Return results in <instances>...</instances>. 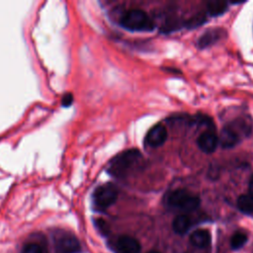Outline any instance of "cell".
Here are the masks:
<instances>
[{
    "label": "cell",
    "mask_w": 253,
    "mask_h": 253,
    "mask_svg": "<svg viewBox=\"0 0 253 253\" xmlns=\"http://www.w3.org/2000/svg\"><path fill=\"white\" fill-rule=\"evenodd\" d=\"M141 160V153L137 149H127L110 160L107 165V172L115 178L126 177Z\"/></svg>",
    "instance_id": "6da1fadb"
},
{
    "label": "cell",
    "mask_w": 253,
    "mask_h": 253,
    "mask_svg": "<svg viewBox=\"0 0 253 253\" xmlns=\"http://www.w3.org/2000/svg\"><path fill=\"white\" fill-rule=\"evenodd\" d=\"M120 24L123 28L132 32H151L155 24L148 14L141 9H129L120 17Z\"/></svg>",
    "instance_id": "7a4b0ae2"
},
{
    "label": "cell",
    "mask_w": 253,
    "mask_h": 253,
    "mask_svg": "<svg viewBox=\"0 0 253 253\" xmlns=\"http://www.w3.org/2000/svg\"><path fill=\"white\" fill-rule=\"evenodd\" d=\"M200 198L197 195L190 193L185 189H177L171 191L166 196L167 206L185 211H195L200 206Z\"/></svg>",
    "instance_id": "3957f363"
},
{
    "label": "cell",
    "mask_w": 253,
    "mask_h": 253,
    "mask_svg": "<svg viewBox=\"0 0 253 253\" xmlns=\"http://www.w3.org/2000/svg\"><path fill=\"white\" fill-rule=\"evenodd\" d=\"M118 198L117 188L111 184H104L96 188L93 193V205L98 211H105L110 208Z\"/></svg>",
    "instance_id": "277c9868"
},
{
    "label": "cell",
    "mask_w": 253,
    "mask_h": 253,
    "mask_svg": "<svg viewBox=\"0 0 253 253\" xmlns=\"http://www.w3.org/2000/svg\"><path fill=\"white\" fill-rule=\"evenodd\" d=\"M79 251L80 243L74 235L64 233L56 238L54 243L55 253H77Z\"/></svg>",
    "instance_id": "5b68a950"
},
{
    "label": "cell",
    "mask_w": 253,
    "mask_h": 253,
    "mask_svg": "<svg viewBox=\"0 0 253 253\" xmlns=\"http://www.w3.org/2000/svg\"><path fill=\"white\" fill-rule=\"evenodd\" d=\"M167 139V129L161 125H155L152 126L145 135V144L149 147H159Z\"/></svg>",
    "instance_id": "8992f818"
},
{
    "label": "cell",
    "mask_w": 253,
    "mask_h": 253,
    "mask_svg": "<svg viewBox=\"0 0 253 253\" xmlns=\"http://www.w3.org/2000/svg\"><path fill=\"white\" fill-rule=\"evenodd\" d=\"M114 249L116 253H139V242L128 235H122L116 240Z\"/></svg>",
    "instance_id": "52a82bcc"
},
{
    "label": "cell",
    "mask_w": 253,
    "mask_h": 253,
    "mask_svg": "<svg viewBox=\"0 0 253 253\" xmlns=\"http://www.w3.org/2000/svg\"><path fill=\"white\" fill-rule=\"evenodd\" d=\"M223 36H225V31L223 29H220V28L209 29L198 39L197 46L199 48L209 47L213 43H215L216 42H218L219 40H221Z\"/></svg>",
    "instance_id": "ba28073f"
},
{
    "label": "cell",
    "mask_w": 253,
    "mask_h": 253,
    "mask_svg": "<svg viewBox=\"0 0 253 253\" xmlns=\"http://www.w3.org/2000/svg\"><path fill=\"white\" fill-rule=\"evenodd\" d=\"M218 143V137L212 130H207L200 134L197 139L199 148L206 153H211L215 150Z\"/></svg>",
    "instance_id": "9c48e42d"
},
{
    "label": "cell",
    "mask_w": 253,
    "mask_h": 253,
    "mask_svg": "<svg viewBox=\"0 0 253 253\" xmlns=\"http://www.w3.org/2000/svg\"><path fill=\"white\" fill-rule=\"evenodd\" d=\"M241 139L242 138L239 136V134L229 125H226L222 128L219 137L220 145L223 148H231L239 143Z\"/></svg>",
    "instance_id": "30bf717a"
},
{
    "label": "cell",
    "mask_w": 253,
    "mask_h": 253,
    "mask_svg": "<svg viewBox=\"0 0 253 253\" xmlns=\"http://www.w3.org/2000/svg\"><path fill=\"white\" fill-rule=\"evenodd\" d=\"M190 241L196 247H206L211 243V233L206 229L195 230L190 236Z\"/></svg>",
    "instance_id": "8fae6325"
},
{
    "label": "cell",
    "mask_w": 253,
    "mask_h": 253,
    "mask_svg": "<svg viewBox=\"0 0 253 253\" xmlns=\"http://www.w3.org/2000/svg\"><path fill=\"white\" fill-rule=\"evenodd\" d=\"M191 226V219L186 214H180L176 216L173 220L172 227L173 230L178 234H184Z\"/></svg>",
    "instance_id": "7c38bea8"
},
{
    "label": "cell",
    "mask_w": 253,
    "mask_h": 253,
    "mask_svg": "<svg viewBox=\"0 0 253 253\" xmlns=\"http://www.w3.org/2000/svg\"><path fill=\"white\" fill-rule=\"evenodd\" d=\"M228 3L225 1H209L207 3V13L211 17L222 15L226 12Z\"/></svg>",
    "instance_id": "4fadbf2b"
},
{
    "label": "cell",
    "mask_w": 253,
    "mask_h": 253,
    "mask_svg": "<svg viewBox=\"0 0 253 253\" xmlns=\"http://www.w3.org/2000/svg\"><path fill=\"white\" fill-rule=\"evenodd\" d=\"M237 208L244 213H253V196L251 194L240 195L237 199Z\"/></svg>",
    "instance_id": "5bb4252c"
},
{
    "label": "cell",
    "mask_w": 253,
    "mask_h": 253,
    "mask_svg": "<svg viewBox=\"0 0 253 253\" xmlns=\"http://www.w3.org/2000/svg\"><path fill=\"white\" fill-rule=\"evenodd\" d=\"M207 21V16L205 13H199L192 16L190 19L184 22V27L187 29H195L203 25Z\"/></svg>",
    "instance_id": "9a60e30c"
},
{
    "label": "cell",
    "mask_w": 253,
    "mask_h": 253,
    "mask_svg": "<svg viewBox=\"0 0 253 253\" xmlns=\"http://www.w3.org/2000/svg\"><path fill=\"white\" fill-rule=\"evenodd\" d=\"M247 241L246 234L242 232H235L230 238V246L232 249L241 248Z\"/></svg>",
    "instance_id": "2e32d148"
},
{
    "label": "cell",
    "mask_w": 253,
    "mask_h": 253,
    "mask_svg": "<svg viewBox=\"0 0 253 253\" xmlns=\"http://www.w3.org/2000/svg\"><path fill=\"white\" fill-rule=\"evenodd\" d=\"M22 253H43V249L38 243L31 242L24 246Z\"/></svg>",
    "instance_id": "e0dca14e"
},
{
    "label": "cell",
    "mask_w": 253,
    "mask_h": 253,
    "mask_svg": "<svg viewBox=\"0 0 253 253\" xmlns=\"http://www.w3.org/2000/svg\"><path fill=\"white\" fill-rule=\"evenodd\" d=\"M72 101H73V97L70 93L64 94V96L61 99V104H62V106L67 107V106H70L72 104Z\"/></svg>",
    "instance_id": "ac0fdd59"
},
{
    "label": "cell",
    "mask_w": 253,
    "mask_h": 253,
    "mask_svg": "<svg viewBox=\"0 0 253 253\" xmlns=\"http://www.w3.org/2000/svg\"><path fill=\"white\" fill-rule=\"evenodd\" d=\"M249 192L253 196V176L251 177V179L249 181Z\"/></svg>",
    "instance_id": "d6986e66"
},
{
    "label": "cell",
    "mask_w": 253,
    "mask_h": 253,
    "mask_svg": "<svg viewBox=\"0 0 253 253\" xmlns=\"http://www.w3.org/2000/svg\"><path fill=\"white\" fill-rule=\"evenodd\" d=\"M149 253H158V252H156V251H151V252H149Z\"/></svg>",
    "instance_id": "ffe728a7"
}]
</instances>
